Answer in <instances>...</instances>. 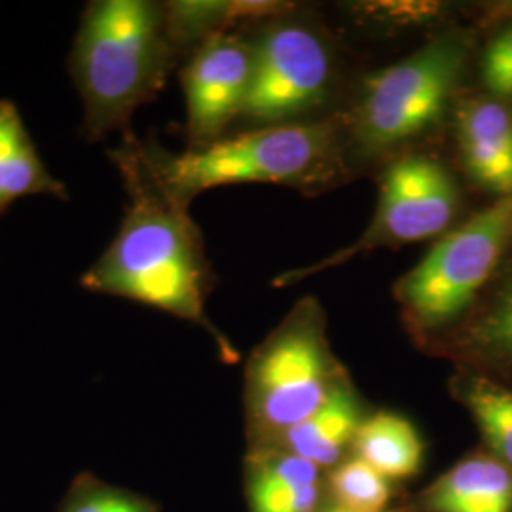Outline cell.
<instances>
[{
  "instance_id": "3957f363",
  "label": "cell",
  "mask_w": 512,
  "mask_h": 512,
  "mask_svg": "<svg viewBox=\"0 0 512 512\" xmlns=\"http://www.w3.org/2000/svg\"><path fill=\"white\" fill-rule=\"evenodd\" d=\"M154 179L183 205L226 184L306 186L334 173L336 139L329 124H281L222 137L183 154L141 143Z\"/></svg>"
},
{
  "instance_id": "e0dca14e",
  "label": "cell",
  "mask_w": 512,
  "mask_h": 512,
  "mask_svg": "<svg viewBox=\"0 0 512 512\" xmlns=\"http://www.w3.org/2000/svg\"><path fill=\"white\" fill-rule=\"evenodd\" d=\"M277 2H169L165 4V29L173 50L198 44L226 33L228 25L245 19H262L281 12Z\"/></svg>"
},
{
  "instance_id": "6da1fadb",
  "label": "cell",
  "mask_w": 512,
  "mask_h": 512,
  "mask_svg": "<svg viewBox=\"0 0 512 512\" xmlns=\"http://www.w3.org/2000/svg\"><path fill=\"white\" fill-rule=\"evenodd\" d=\"M126 186L128 205L116 238L80 277L88 293L126 298L171 313L207 330L226 363L238 361L205 311L213 274L203 251L202 234L188 205L173 200L154 179L131 133L107 152Z\"/></svg>"
},
{
  "instance_id": "2e32d148",
  "label": "cell",
  "mask_w": 512,
  "mask_h": 512,
  "mask_svg": "<svg viewBox=\"0 0 512 512\" xmlns=\"http://www.w3.org/2000/svg\"><path fill=\"white\" fill-rule=\"evenodd\" d=\"M450 389L459 404L467 408L488 452L512 469V389L488 374L461 370Z\"/></svg>"
},
{
  "instance_id": "d6986e66",
  "label": "cell",
  "mask_w": 512,
  "mask_h": 512,
  "mask_svg": "<svg viewBox=\"0 0 512 512\" xmlns=\"http://www.w3.org/2000/svg\"><path fill=\"white\" fill-rule=\"evenodd\" d=\"M463 346L476 357L512 363V293L476 323Z\"/></svg>"
},
{
  "instance_id": "8992f818",
  "label": "cell",
  "mask_w": 512,
  "mask_h": 512,
  "mask_svg": "<svg viewBox=\"0 0 512 512\" xmlns=\"http://www.w3.org/2000/svg\"><path fill=\"white\" fill-rule=\"evenodd\" d=\"M465 40L442 35L370 76L355 109V135L368 150L397 147L433 128L465 65Z\"/></svg>"
},
{
  "instance_id": "9a60e30c",
  "label": "cell",
  "mask_w": 512,
  "mask_h": 512,
  "mask_svg": "<svg viewBox=\"0 0 512 512\" xmlns=\"http://www.w3.org/2000/svg\"><path fill=\"white\" fill-rule=\"evenodd\" d=\"M425 450V440L418 427L389 410L368 414L351 446L353 456L363 459L399 486L423 471Z\"/></svg>"
},
{
  "instance_id": "52a82bcc",
  "label": "cell",
  "mask_w": 512,
  "mask_h": 512,
  "mask_svg": "<svg viewBox=\"0 0 512 512\" xmlns=\"http://www.w3.org/2000/svg\"><path fill=\"white\" fill-rule=\"evenodd\" d=\"M458 188L444 165L425 154H408L389 165L368 228L346 249L321 262L279 275L275 285H293L310 275L342 266L374 249H397L444 234L458 213Z\"/></svg>"
},
{
  "instance_id": "9c48e42d",
  "label": "cell",
  "mask_w": 512,
  "mask_h": 512,
  "mask_svg": "<svg viewBox=\"0 0 512 512\" xmlns=\"http://www.w3.org/2000/svg\"><path fill=\"white\" fill-rule=\"evenodd\" d=\"M253 78V44L220 33L205 40L183 71L186 131L190 148L224 137V129L241 118Z\"/></svg>"
},
{
  "instance_id": "30bf717a",
  "label": "cell",
  "mask_w": 512,
  "mask_h": 512,
  "mask_svg": "<svg viewBox=\"0 0 512 512\" xmlns=\"http://www.w3.org/2000/svg\"><path fill=\"white\" fill-rule=\"evenodd\" d=\"M391 512H512V469L488 450L473 452Z\"/></svg>"
},
{
  "instance_id": "44dd1931",
  "label": "cell",
  "mask_w": 512,
  "mask_h": 512,
  "mask_svg": "<svg viewBox=\"0 0 512 512\" xmlns=\"http://www.w3.org/2000/svg\"><path fill=\"white\" fill-rule=\"evenodd\" d=\"M482 82L499 97L512 95V23L488 44L482 55Z\"/></svg>"
},
{
  "instance_id": "7402d4cb",
  "label": "cell",
  "mask_w": 512,
  "mask_h": 512,
  "mask_svg": "<svg viewBox=\"0 0 512 512\" xmlns=\"http://www.w3.org/2000/svg\"><path fill=\"white\" fill-rule=\"evenodd\" d=\"M319 512H353L348 511V509H344V507H340V505H336V503H332V501H327L325 505H323V509Z\"/></svg>"
},
{
  "instance_id": "5bb4252c",
  "label": "cell",
  "mask_w": 512,
  "mask_h": 512,
  "mask_svg": "<svg viewBox=\"0 0 512 512\" xmlns=\"http://www.w3.org/2000/svg\"><path fill=\"white\" fill-rule=\"evenodd\" d=\"M38 194L69 200L67 186L42 162L18 107L0 99V215L21 198Z\"/></svg>"
},
{
  "instance_id": "ba28073f",
  "label": "cell",
  "mask_w": 512,
  "mask_h": 512,
  "mask_svg": "<svg viewBox=\"0 0 512 512\" xmlns=\"http://www.w3.org/2000/svg\"><path fill=\"white\" fill-rule=\"evenodd\" d=\"M332 55L325 38L300 23L270 27L253 46V78L241 118L281 126L327 97Z\"/></svg>"
},
{
  "instance_id": "ffe728a7",
  "label": "cell",
  "mask_w": 512,
  "mask_h": 512,
  "mask_svg": "<svg viewBox=\"0 0 512 512\" xmlns=\"http://www.w3.org/2000/svg\"><path fill=\"white\" fill-rule=\"evenodd\" d=\"M63 512H160L158 507L141 495L129 494L97 482L95 478H80L67 497Z\"/></svg>"
},
{
  "instance_id": "ac0fdd59",
  "label": "cell",
  "mask_w": 512,
  "mask_h": 512,
  "mask_svg": "<svg viewBox=\"0 0 512 512\" xmlns=\"http://www.w3.org/2000/svg\"><path fill=\"white\" fill-rule=\"evenodd\" d=\"M332 503L353 512H391L403 499L399 484L353 454L325 473Z\"/></svg>"
},
{
  "instance_id": "7c38bea8",
  "label": "cell",
  "mask_w": 512,
  "mask_h": 512,
  "mask_svg": "<svg viewBox=\"0 0 512 512\" xmlns=\"http://www.w3.org/2000/svg\"><path fill=\"white\" fill-rule=\"evenodd\" d=\"M366 416L365 404L351 378H346L310 418L289 429L275 448L306 459L327 473L351 454L353 440Z\"/></svg>"
},
{
  "instance_id": "7a4b0ae2",
  "label": "cell",
  "mask_w": 512,
  "mask_h": 512,
  "mask_svg": "<svg viewBox=\"0 0 512 512\" xmlns=\"http://www.w3.org/2000/svg\"><path fill=\"white\" fill-rule=\"evenodd\" d=\"M175 50L165 29V6L148 0H93L69 55V73L82 97V135L99 143L129 135L135 110L164 86Z\"/></svg>"
},
{
  "instance_id": "5b68a950",
  "label": "cell",
  "mask_w": 512,
  "mask_h": 512,
  "mask_svg": "<svg viewBox=\"0 0 512 512\" xmlns=\"http://www.w3.org/2000/svg\"><path fill=\"white\" fill-rule=\"evenodd\" d=\"M512 243V196L499 198L448 232L395 285V300L410 330L429 336L452 325L488 279Z\"/></svg>"
},
{
  "instance_id": "277c9868",
  "label": "cell",
  "mask_w": 512,
  "mask_h": 512,
  "mask_svg": "<svg viewBox=\"0 0 512 512\" xmlns=\"http://www.w3.org/2000/svg\"><path fill=\"white\" fill-rule=\"evenodd\" d=\"M349 378L334 357L321 306L306 298L251 353L245 368L247 452L268 450Z\"/></svg>"
},
{
  "instance_id": "8fae6325",
  "label": "cell",
  "mask_w": 512,
  "mask_h": 512,
  "mask_svg": "<svg viewBox=\"0 0 512 512\" xmlns=\"http://www.w3.org/2000/svg\"><path fill=\"white\" fill-rule=\"evenodd\" d=\"M249 512H319L329 501L325 473L283 448L245 456Z\"/></svg>"
},
{
  "instance_id": "4fadbf2b",
  "label": "cell",
  "mask_w": 512,
  "mask_h": 512,
  "mask_svg": "<svg viewBox=\"0 0 512 512\" xmlns=\"http://www.w3.org/2000/svg\"><path fill=\"white\" fill-rule=\"evenodd\" d=\"M463 162L478 183L501 198L512 196V116L501 103H465L458 114Z\"/></svg>"
}]
</instances>
